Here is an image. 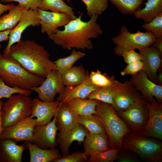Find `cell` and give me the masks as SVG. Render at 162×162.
I'll return each mask as SVG.
<instances>
[{"mask_svg": "<svg viewBox=\"0 0 162 162\" xmlns=\"http://www.w3.org/2000/svg\"><path fill=\"white\" fill-rule=\"evenodd\" d=\"M83 15L80 13L78 17L64 26V29H58L55 33L48 35L49 38L55 44L69 50L73 48L83 50L92 49L91 39L98 38L103 32L97 22L99 16H92L85 22L82 19Z\"/></svg>", "mask_w": 162, "mask_h": 162, "instance_id": "cell-1", "label": "cell"}, {"mask_svg": "<svg viewBox=\"0 0 162 162\" xmlns=\"http://www.w3.org/2000/svg\"><path fill=\"white\" fill-rule=\"evenodd\" d=\"M9 56L17 61L28 72L45 78L50 71L56 70L48 51L33 40H21L11 47Z\"/></svg>", "mask_w": 162, "mask_h": 162, "instance_id": "cell-2", "label": "cell"}, {"mask_svg": "<svg viewBox=\"0 0 162 162\" xmlns=\"http://www.w3.org/2000/svg\"><path fill=\"white\" fill-rule=\"evenodd\" d=\"M0 77L8 85L30 89L41 84L45 78L34 75L11 56L0 54Z\"/></svg>", "mask_w": 162, "mask_h": 162, "instance_id": "cell-3", "label": "cell"}, {"mask_svg": "<svg viewBox=\"0 0 162 162\" xmlns=\"http://www.w3.org/2000/svg\"><path fill=\"white\" fill-rule=\"evenodd\" d=\"M95 110V114L104 126L111 148H123V138L126 134L131 132L125 123L111 104L100 101Z\"/></svg>", "mask_w": 162, "mask_h": 162, "instance_id": "cell-4", "label": "cell"}, {"mask_svg": "<svg viewBox=\"0 0 162 162\" xmlns=\"http://www.w3.org/2000/svg\"><path fill=\"white\" fill-rule=\"evenodd\" d=\"M123 148L133 152L148 162H162V143L140 134L129 132L124 136Z\"/></svg>", "mask_w": 162, "mask_h": 162, "instance_id": "cell-5", "label": "cell"}, {"mask_svg": "<svg viewBox=\"0 0 162 162\" xmlns=\"http://www.w3.org/2000/svg\"><path fill=\"white\" fill-rule=\"evenodd\" d=\"M32 100L29 96L18 94L12 95L4 103L1 114L4 128L12 126L30 116Z\"/></svg>", "mask_w": 162, "mask_h": 162, "instance_id": "cell-6", "label": "cell"}, {"mask_svg": "<svg viewBox=\"0 0 162 162\" xmlns=\"http://www.w3.org/2000/svg\"><path fill=\"white\" fill-rule=\"evenodd\" d=\"M111 39L116 45L114 49L115 54L119 56L126 51L131 50H139L152 46L156 38L151 32L138 30L134 33L129 31L125 26L121 28L120 33Z\"/></svg>", "mask_w": 162, "mask_h": 162, "instance_id": "cell-7", "label": "cell"}, {"mask_svg": "<svg viewBox=\"0 0 162 162\" xmlns=\"http://www.w3.org/2000/svg\"><path fill=\"white\" fill-rule=\"evenodd\" d=\"M113 91L114 101L112 106L116 111H125L145 100L129 81L120 82Z\"/></svg>", "mask_w": 162, "mask_h": 162, "instance_id": "cell-8", "label": "cell"}, {"mask_svg": "<svg viewBox=\"0 0 162 162\" xmlns=\"http://www.w3.org/2000/svg\"><path fill=\"white\" fill-rule=\"evenodd\" d=\"M131 132L140 134L146 126L149 117L148 108L144 100L124 111H116Z\"/></svg>", "mask_w": 162, "mask_h": 162, "instance_id": "cell-9", "label": "cell"}, {"mask_svg": "<svg viewBox=\"0 0 162 162\" xmlns=\"http://www.w3.org/2000/svg\"><path fill=\"white\" fill-rule=\"evenodd\" d=\"M65 87L61 74L56 70H53L49 72L40 85L30 90L38 94L40 100L51 102L54 101L57 94L63 92Z\"/></svg>", "mask_w": 162, "mask_h": 162, "instance_id": "cell-10", "label": "cell"}, {"mask_svg": "<svg viewBox=\"0 0 162 162\" xmlns=\"http://www.w3.org/2000/svg\"><path fill=\"white\" fill-rule=\"evenodd\" d=\"M148 110L149 117L147 123L140 135L162 140V104L154 98L152 101H145Z\"/></svg>", "mask_w": 162, "mask_h": 162, "instance_id": "cell-11", "label": "cell"}, {"mask_svg": "<svg viewBox=\"0 0 162 162\" xmlns=\"http://www.w3.org/2000/svg\"><path fill=\"white\" fill-rule=\"evenodd\" d=\"M40 19L38 10L25 9L19 22L11 30L9 36L8 42L5 48L3 55L8 56L11 46L21 40L23 31L28 26L40 25Z\"/></svg>", "mask_w": 162, "mask_h": 162, "instance_id": "cell-12", "label": "cell"}, {"mask_svg": "<svg viewBox=\"0 0 162 162\" xmlns=\"http://www.w3.org/2000/svg\"><path fill=\"white\" fill-rule=\"evenodd\" d=\"M129 81L134 88L140 91L145 101L150 102L155 97L159 103L162 102V86L155 83L142 70L132 76Z\"/></svg>", "mask_w": 162, "mask_h": 162, "instance_id": "cell-13", "label": "cell"}, {"mask_svg": "<svg viewBox=\"0 0 162 162\" xmlns=\"http://www.w3.org/2000/svg\"><path fill=\"white\" fill-rule=\"evenodd\" d=\"M37 121L30 116L10 127L4 128L0 139H11L18 142L25 141L31 142L34 128Z\"/></svg>", "mask_w": 162, "mask_h": 162, "instance_id": "cell-14", "label": "cell"}, {"mask_svg": "<svg viewBox=\"0 0 162 162\" xmlns=\"http://www.w3.org/2000/svg\"><path fill=\"white\" fill-rule=\"evenodd\" d=\"M58 130L56 118L54 116L47 124L35 126L31 142L43 149L55 148L58 145L56 140Z\"/></svg>", "mask_w": 162, "mask_h": 162, "instance_id": "cell-15", "label": "cell"}, {"mask_svg": "<svg viewBox=\"0 0 162 162\" xmlns=\"http://www.w3.org/2000/svg\"><path fill=\"white\" fill-rule=\"evenodd\" d=\"M139 51L143 63L142 70L151 81L157 84V74L162 68V54L152 45L139 50Z\"/></svg>", "mask_w": 162, "mask_h": 162, "instance_id": "cell-16", "label": "cell"}, {"mask_svg": "<svg viewBox=\"0 0 162 162\" xmlns=\"http://www.w3.org/2000/svg\"><path fill=\"white\" fill-rule=\"evenodd\" d=\"M38 11L41 26V32L48 35L55 33L59 27L64 26L71 20L67 14L43 10L38 9Z\"/></svg>", "mask_w": 162, "mask_h": 162, "instance_id": "cell-17", "label": "cell"}, {"mask_svg": "<svg viewBox=\"0 0 162 162\" xmlns=\"http://www.w3.org/2000/svg\"><path fill=\"white\" fill-rule=\"evenodd\" d=\"M88 132L85 127L78 123L68 130L57 133L56 140L62 156L69 154L70 148L74 141H77L78 144L83 142Z\"/></svg>", "mask_w": 162, "mask_h": 162, "instance_id": "cell-18", "label": "cell"}, {"mask_svg": "<svg viewBox=\"0 0 162 162\" xmlns=\"http://www.w3.org/2000/svg\"><path fill=\"white\" fill-rule=\"evenodd\" d=\"M60 102L57 100L44 102L35 98L32 100V112L30 116L36 117V125L45 124L54 117Z\"/></svg>", "mask_w": 162, "mask_h": 162, "instance_id": "cell-19", "label": "cell"}, {"mask_svg": "<svg viewBox=\"0 0 162 162\" xmlns=\"http://www.w3.org/2000/svg\"><path fill=\"white\" fill-rule=\"evenodd\" d=\"M11 139H0V162H21L23 153L26 148L24 143L18 145Z\"/></svg>", "mask_w": 162, "mask_h": 162, "instance_id": "cell-20", "label": "cell"}, {"mask_svg": "<svg viewBox=\"0 0 162 162\" xmlns=\"http://www.w3.org/2000/svg\"><path fill=\"white\" fill-rule=\"evenodd\" d=\"M95 86L88 78L79 85L65 87L63 92L59 94L57 100L60 102L66 103L75 98L86 99L92 92L100 88Z\"/></svg>", "mask_w": 162, "mask_h": 162, "instance_id": "cell-21", "label": "cell"}, {"mask_svg": "<svg viewBox=\"0 0 162 162\" xmlns=\"http://www.w3.org/2000/svg\"><path fill=\"white\" fill-rule=\"evenodd\" d=\"M83 143L84 152L88 156L112 148L106 134L88 132Z\"/></svg>", "mask_w": 162, "mask_h": 162, "instance_id": "cell-22", "label": "cell"}, {"mask_svg": "<svg viewBox=\"0 0 162 162\" xmlns=\"http://www.w3.org/2000/svg\"><path fill=\"white\" fill-rule=\"evenodd\" d=\"M54 116L59 133L68 130L78 123L77 119V115L65 103L60 102Z\"/></svg>", "mask_w": 162, "mask_h": 162, "instance_id": "cell-23", "label": "cell"}, {"mask_svg": "<svg viewBox=\"0 0 162 162\" xmlns=\"http://www.w3.org/2000/svg\"><path fill=\"white\" fill-rule=\"evenodd\" d=\"M25 143L29 152L30 162H53L62 156L55 148L43 149L29 141H25Z\"/></svg>", "mask_w": 162, "mask_h": 162, "instance_id": "cell-24", "label": "cell"}, {"mask_svg": "<svg viewBox=\"0 0 162 162\" xmlns=\"http://www.w3.org/2000/svg\"><path fill=\"white\" fill-rule=\"evenodd\" d=\"M100 101L89 99L75 98L65 103L77 116H87L95 114L96 106Z\"/></svg>", "mask_w": 162, "mask_h": 162, "instance_id": "cell-25", "label": "cell"}, {"mask_svg": "<svg viewBox=\"0 0 162 162\" xmlns=\"http://www.w3.org/2000/svg\"><path fill=\"white\" fill-rule=\"evenodd\" d=\"M65 86H76L83 82L88 77L89 74L82 65L73 66L60 74Z\"/></svg>", "mask_w": 162, "mask_h": 162, "instance_id": "cell-26", "label": "cell"}, {"mask_svg": "<svg viewBox=\"0 0 162 162\" xmlns=\"http://www.w3.org/2000/svg\"><path fill=\"white\" fill-rule=\"evenodd\" d=\"M144 4L145 7L134 14L136 18L142 19L145 23H148L162 14V0H147Z\"/></svg>", "mask_w": 162, "mask_h": 162, "instance_id": "cell-27", "label": "cell"}, {"mask_svg": "<svg viewBox=\"0 0 162 162\" xmlns=\"http://www.w3.org/2000/svg\"><path fill=\"white\" fill-rule=\"evenodd\" d=\"M26 9L18 4L10 10L8 13L0 17V31L13 29L19 22Z\"/></svg>", "mask_w": 162, "mask_h": 162, "instance_id": "cell-28", "label": "cell"}, {"mask_svg": "<svg viewBox=\"0 0 162 162\" xmlns=\"http://www.w3.org/2000/svg\"><path fill=\"white\" fill-rule=\"evenodd\" d=\"M89 78L92 84L100 88H114L120 82L116 80L114 76H109L106 73H102L98 70L91 71L89 74Z\"/></svg>", "mask_w": 162, "mask_h": 162, "instance_id": "cell-29", "label": "cell"}, {"mask_svg": "<svg viewBox=\"0 0 162 162\" xmlns=\"http://www.w3.org/2000/svg\"><path fill=\"white\" fill-rule=\"evenodd\" d=\"M39 9L43 10L65 13L68 14L72 20L77 17L75 15L73 8L67 4L64 0H42V6Z\"/></svg>", "mask_w": 162, "mask_h": 162, "instance_id": "cell-30", "label": "cell"}, {"mask_svg": "<svg viewBox=\"0 0 162 162\" xmlns=\"http://www.w3.org/2000/svg\"><path fill=\"white\" fill-rule=\"evenodd\" d=\"M78 123L85 127L89 132L106 134L104 126L95 114L87 116H77Z\"/></svg>", "mask_w": 162, "mask_h": 162, "instance_id": "cell-31", "label": "cell"}, {"mask_svg": "<svg viewBox=\"0 0 162 162\" xmlns=\"http://www.w3.org/2000/svg\"><path fill=\"white\" fill-rule=\"evenodd\" d=\"M122 14H134L141 9L145 0H108Z\"/></svg>", "mask_w": 162, "mask_h": 162, "instance_id": "cell-32", "label": "cell"}, {"mask_svg": "<svg viewBox=\"0 0 162 162\" xmlns=\"http://www.w3.org/2000/svg\"><path fill=\"white\" fill-rule=\"evenodd\" d=\"M86 55L85 53L81 51L72 50L69 56L64 58H59L54 61L56 70L60 74L62 73L72 67L75 63L84 57Z\"/></svg>", "mask_w": 162, "mask_h": 162, "instance_id": "cell-33", "label": "cell"}, {"mask_svg": "<svg viewBox=\"0 0 162 162\" xmlns=\"http://www.w3.org/2000/svg\"><path fill=\"white\" fill-rule=\"evenodd\" d=\"M85 4L87 14L90 17L101 14L108 8V0H80Z\"/></svg>", "mask_w": 162, "mask_h": 162, "instance_id": "cell-34", "label": "cell"}, {"mask_svg": "<svg viewBox=\"0 0 162 162\" xmlns=\"http://www.w3.org/2000/svg\"><path fill=\"white\" fill-rule=\"evenodd\" d=\"M114 88H100L92 92L86 99L96 100L112 105L114 101Z\"/></svg>", "mask_w": 162, "mask_h": 162, "instance_id": "cell-35", "label": "cell"}, {"mask_svg": "<svg viewBox=\"0 0 162 162\" xmlns=\"http://www.w3.org/2000/svg\"><path fill=\"white\" fill-rule=\"evenodd\" d=\"M32 91L18 87H11L7 85L0 77V100L2 98H9L15 94H20L30 96Z\"/></svg>", "mask_w": 162, "mask_h": 162, "instance_id": "cell-36", "label": "cell"}, {"mask_svg": "<svg viewBox=\"0 0 162 162\" xmlns=\"http://www.w3.org/2000/svg\"><path fill=\"white\" fill-rule=\"evenodd\" d=\"M120 149L111 148L106 151L90 155L88 162H113L116 160L118 153Z\"/></svg>", "mask_w": 162, "mask_h": 162, "instance_id": "cell-37", "label": "cell"}, {"mask_svg": "<svg viewBox=\"0 0 162 162\" xmlns=\"http://www.w3.org/2000/svg\"><path fill=\"white\" fill-rule=\"evenodd\" d=\"M142 27L146 31L152 33L156 38L162 37V14L148 23H144Z\"/></svg>", "mask_w": 162, "mask_h": 162, "instance_id": "cell-38", "label": "cell"}, {"mask_svg": "<svg viewBox=\"0 0 162 162\" xmlns=\"http://www.w3.org/2000/svg\"><path fill=\"white\" fill-rule=\"evenodd\" d=\"M88 156L84 152L76 151L72 154L61 156L53 162H85L88 161Z\"/></svg>", "mask_w": 162, "mask_h": 162, "instance_id": "cell-39", "label": "cell"}, {"mask_svg": "<svg viewBox=\"0 0 162 162\" xmlns=\"http://www.w3.org/2000/svg\"><path fill=\"white\" fill-rule=\"evenodd\" d=\"M116 160L118 162H139L140 160L129 150L122 148L119 150Z\"/></svg>", "mask_w": 162, "mask_h": 162, "instance_id": "cell-40", "label": "cell"}, {"mask_svg": "<svg viewBox=\"0 0 162 162\" xmlns=\"http://www.w3.org/2000/svg\"><path fill=\"white\" fill-rule=\"evenodd\" d=\"M4 3L16 2L27 9L37 10L42 4V0H0Z\"/></svg>", "mask_w": 162, "mask_h": 162, "instance_id": "cell-41", "label": "cell"}, {"mask_svg": "<svg viewBox=\"0 0 162 162\" xmlns=\"http://www.w3.org/2000/svg\"><path fill=\"white\" fill-rule=\"evenodd\" d=\"M143 63L142 61L128 64L120 73L121 74L124 76L130 75H134L143 69Z\"/></svg>", "mask_w": 162, "mask_h": 162, "instance_id": "cell-42", "label": "cell"}, {"mask_svg": "<svg viewBox=\"0 0 162 162\" xmlns=\"http://www.w3.org/2000/svg\"><path fill=\"white\" fill-rule=\"evenodd\" d=\"M122 56L123 57L124 61L127 64L141 61L142 58L140 53L135 50H131L124 52Z\"/></svg>", "mask_w": 162, "mask_h": 162, "instance_id": "cell-43", "label": "cell"}, {"mask_svg": "<svg viewBox=\"0 0 162 162\" xmlns=\"http://www.w3.org/2000/svg\"><path fill=\"white\" fill-rule=\"evenodd\" d=\"M15 5L13 4H4L0 3V17L4 13L14 7Z\"/></svg>", "mask_w": 162, "mask_h": 162, "instance_id": "cell-44", "label": "cell"}, {"mask_svg": "<svg viewBox=\"0 0 162 162\" xmlns=\"http://www.w3.org/2000/svg\"><path fill=\"white\" fill-rule=\"evenodd\" d=\"M12 29H9L5 31H0V42L7 40L9 34Z\"/></svg>", "mask_w": 162, "mask_h": 162, "instance_id": "cell-45", "label": "cell"}, {"mask_svg": "<svg viewBox=\"0 0 162 162\" xmlns=\"http://www.w3.org/2000/svg\"><path fill=\"white\" fill-rule=\"evenodd\" d=\"M152 45L157 48L162 54V37L156 38V40Z\"/></svg>", "mask_w": 162, "mask_h": 162, "instance_id": "cell-46", "label": "cell"}, {"mask_svg": "<svg viewBox=\"0 0 162 162\" xmlns=\"http://www.w3.org/2000/svg\"><path fill=\"white\" fill-rule=\"evenodd\" d=\"M156 76L157 84L162 86V68L158 71Z\"/></svg>", "mask_w": 162, "mask_h": 162, "instance_id": "cell-47", "label": "cell"}, {"mask_svg": "<svg viewBox=\"0 0 162 162\" xmlns=\"http://www.w3.org/2000/svg\"><path fill=\"white\" fill-rule=\"evenodd\" d=\"M3 103H4L3 102V101L2 100H0V137L1 134L3 129V125H2V117L1 116V110L2 108L3 105Z\"/></svg>", "mask_w": 162, "mask_h": 162, "instance_id": "cell-48", "label": "cell"}, {"mask_svg": "<svg viewBox=\"0 0 162 162\" xmlns=\"http://www.w3.org/2000/svg\"><path fill=\"white\" fill-rule=\"evenodd\" d=\"M67 1L70 3L71 4V2L70 0H67Z\"/></svg>", "mask_w": 162, "mask_h": 162, "instance_id": "cell-49", "label": "cell"}, {"mask_svg": "<svg viewBox=\"0 0 162 162\" xmlns=\"http://www.w3.org/2000/svg\"><path fill=\"white\" fill-rule=\"evenodd\" d=\"M1 47V45L0 44V49Z\"/></svg>", "mask_w": 162, "mask_h": 162, "instance_id": "cell-50", "label": "cell"}]
</instances>
